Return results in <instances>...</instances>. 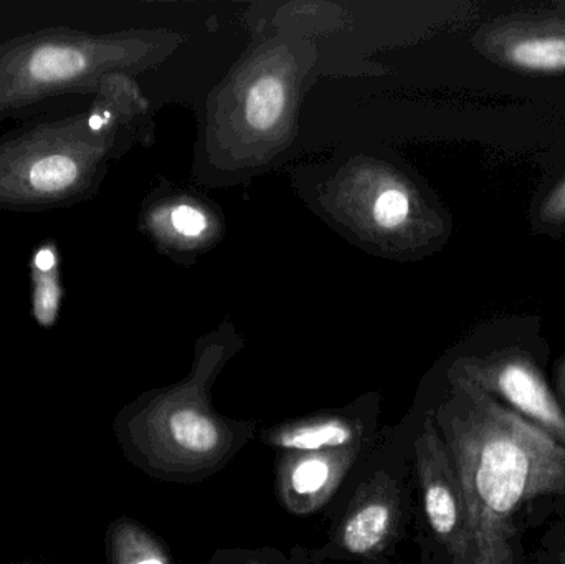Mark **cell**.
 I'll use <instances>...</instances> for the list:
<instances>
[{
	"instance_id": "9",
	"label": "cell",
	"mask_w": 565,
	"mask_h": 564,
	"mask_svg": "<svg viewBox=\"0 0 565 564\" xmlns=\"http://www.w3.org/2000/svg\"><path fill=\"white\" fill-rule=\"evenodd\" d=\"M497 52L503 63L530 73L565 72V23L507 30L497 40Z\"/></svg>"
},
{
	"instance_id": "3",
	"label": "cell",
	"mask_w": 565,
	"mask_h": 564,
	"mask_svg": "<svg viewBox=\"0 0 565 564\" xmlns=\"http://www.w3.org/2000/svg\"><path fill=\"white\" fill-rule=\"evenodd\" d=\"M425 520L450 564H470L471 533L463 487L450 450L428 411L415 440Z\"/></svg>"
},
{
	"instance_id": "13",
	"label": "cell",
	"mask_w": 565,
	"mask_h": 564,
	"mask_svg": "<svg viewBox=\"0 0 565 564\" xmlns=\"http://www.w3.org/2000/svg\"><path fill=\"white\" fill-rule=\"evenodd\" d=\"M408 215V199L404 192L387 191L377 199L374 217L382 227H395Z\"/></svg>"
},
{
	"instance_id": "7",
	"label": "cell",
	"mask_w": 565,
	"mask_h": 564,
	"mask_svg": "<svg viewBox=\"0 0 565 564\" xmlns=\"http://www.w3.org/2000/svg\"><path fill=\"white\" fill-rule=\"evenodd\" d=\"M29 148H17L13 159L2 162L0 171H12V185L3 192L13 198L65 199L72 195L82 178V162L72 152V141L46 138L40 146L30 138ZM2 192V194H3Z\"/></svg>"
},
{
	"instance_id": "14",
	"label": "cell",
	"mask_w": 565,
	"mask_h": 564,
	"mask_svg": "<svg viewBox=\"0 0 565 564\" xmlns=\"http://www.w3.org/2000/svg\"><path fill=\"white\" fill-rule=\"evenodd\" d=\"M540 217L544 224L557 225L565 222V178L547 194L541 205Z\"/></svg>"
},
{
	"instance_id": "10",
	"label": "cell",
	"mask_w": 565,
	"mask_h": 564,
	"mask_svg": "<svg viewBox=\"0 0 565 564\" xmlns=\"http://www.w3.org/2000/svg\"><path fill=\"white\" fill-rule=\"evenodd\" d=\"M285 106V88L275 76H265L252 86L247 99V119L255 129L267 131L280 119Z\"/></svg>"
},
{
	"instance_id": "5",
	"label": "cell",
	"mask_w": 565,
	"mask_h": 564,
	"mask_svg": "<svg viewBox=\"0 0 565 564\" xmlns=\"http://www.w3.org/2000/svg\"><path fill=\"white\" fill-rule=\"evenodd\" d=\"M402 523V489L377 473L355 493L335 532V549L349 558L374 560L397 536Z\"/></svg>"
},
{
	"instance_id": "15",
	"label": "cell",
	"mask_w": 565,
	"mask_h": 564,
	"mask_svg": "<svg viewBox=\"0 0 565 564\" xmlns=\"http://www.w3.org/2000/svg\"><path fill=\"white\" fill-rule=\"evenodd\" d=\"M172 222H174L175 231L181 232L182 235H188V237L201 235L207 227L204 215L195 209L188 207V205L175 209L174 214H172Z\"/></svg>"
},
{
	"instance_id": "4",
	"label": "cell",
	"mask_w": 565,
	"mask_h": 564,
	"mask_svg": "<svg viewBox=\"0 0 565 564\" xmlns=\"http://www.w3.org/2000/svg\"><path fill=\"white\" fill-rule=\"evenodd\" d=\"M455 373L565 447V409L543 370L520 351H498L461 364Z\"/></svg>"
},
{
	"instance_id": "1",
	"label": "cell",
	"mask_w": 565,
	"mask_h": 564,
	"mask_svg": "<svg viewBox=\"0 0 565 564\" xmlns=\"http://www.w3.org/2000/svg\"><path fill=\"white\" fill-rule=\"evenodd\" d=\"M430 413L463 487L470 564H526L524 533L565 512V447L457 373Z\"/></svg>"
},
{
	"instance_id": "8",
	"label": "cell",
	"mask_w": 565,
	"mask_h": 564,
	"mask_svg": "<svg viewBox=\"0 0 565 564\" xmlns=\"http://www.w3.org/2000/svg\"><path fill=\"white\" fill-rule=\"evenodd\" d=\"M365 426L358 417L324 413L280 424L264 434L268 446L282 453H319L362 446Z\"/></svg>"
},
{
	"instance_id": "17",
	"label": "cell",
	"mask_w": 565,
	"mask_h": 564,
	"mask_svg": "<svg viewBox=\"0 0 565 564\" xmlns=\"http://www.w3.org/2000/svg\"><path fill=\"white\" fill-rule=\"evenodd\" d=\"M227 564H277L274 562H267V560L258 558L254 553H241V555L232 558Z\"/></svg>"
},
{
	"instance_id": "11",
	"label": "cell",
	"mask_w": 565,
	"mask_h": 564,
	"mask_svg": "<svg viewBox=\"0 0 565 564\" xmlns=\"http://www.w3.org/2000/svg\"><path fill=\"white\" fill-rule=\"evenodd\" d=\"M118 550L121 564H178L158 540L138 526H126Z\"/></svg>"
},
{
	"instance_id": "16",
	"label": "cell",
	"mask_w": 565,
	"mask_h": 564,
	"mask_svg": "<svg viewBox=\"0 0 565 564\" xmlns=\"http://www.w3.org/2000/svg\"><path fill=\"white\" fill-rule=\"evenodd\" d=\"M554 393L559 397L561 404H563L565 409V358L563 363L559 364V368H557L556 391H554Z\"/></svg>"
},
{
	"instance_id": "2",
	"label": "cell",
	"mask_w": 565,
	"mask_h": 564,
	"mask_svg": "<svg viewBox=\"0 0 565 564\" xmlns=\"http://www.w3.org/2000/svg\"><path fill=\"white\" fill-rule=\"evenodd\" d=\"M212 409L204 384H188L152 401L139 417V443L156 470L171 479L224 466L254 433Z\"/></svg>"
},
{
	"instance_id": "12",
	"label": "cell",
	"mask_w": 565,
	"mask_h": 564,
	"mask_svg": "<svg viewBox=\"0 0 565 564\" xmlns=\"http://www.w3.org/2000/svg\"><path fill=\"white\" fill-rule=\"evenodd\" d=\"M526 564H565V512L547 525Z\"/></svg>"
},
{
	"instance_id": "6",
	"label": "cell",
	"mask_w": 565,
	"mask_h": 564,
	"mask_svg": "<svg viewBox=\"0 0 565 564\" xmlns=\"http://www.w3.org/2000/svg\"><path fill=\"white\" fill-rule=\"evenodd\" d=\"M362 446L319 453H282L277 467V492L292 515H311L341 487Z\"/></svg>"
}]
</instances>
